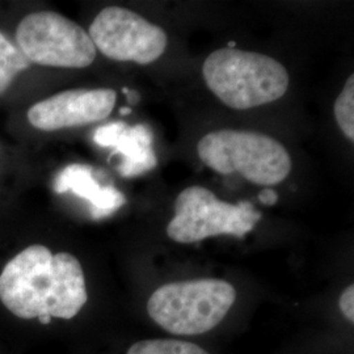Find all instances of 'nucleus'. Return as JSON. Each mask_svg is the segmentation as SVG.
<instances>
[{
	"mask_svg": "<svg viewBox=\"0 0 354 354\" xmlns=\"http://www.w3.org/2000/svg\"><path fill=\"white\" fill-rule=\"evenodd\" d=\"M263 214L248 201H221L212 190L189 187L177 196L175 216L167 227L169 239L192 244L218 235L244 238Z\"/></svg>",
	"mask_w": 354,
	"mask_h": 354,
	"instance_id": "39448f33",
	"label": "nucleus"
},
{
	"mask_svg": "<svg viewBox=\"0 0 354 354\" xmlns=\"http://www.w3.org/2000/svg\"><path fill=\"white\" fill-rule=\"evenodd\" d=\"M130 113H131V109H130V108H121V111H120L121 115H127V114Z\"/></svg>",
	"mask_w": 354,
	"mask_h": 354,
	"instance_id": "a211bd4d",
	"label": "nucleus"
},
{
	"mask_svg": "<svg viewBox=\"0 0 354 354\" xmlns=\"http://www.w3.org/2000/svg\"><path fill=\"white\" fill-rule=\"evenodd\" d=\"M87 299L83 268L71 253L53 254L48 247L35 244L0 273V302L20 319H73Z\"/></svg>",
	"mask_w": 354,
	"mask_h": 354,
	"instance_id": "f257e3e1",
	"label": "nucleus"
},
{
	"mask_svg": "<svg viewBox=\"0 0 354 354\" xmlns=\"http://www.w3.org/2000/svg\"><path fill=\"white\" fill-rule=\"evenodd\" d=\"M29 64L21 50L0 32V95L8 89L16 75L29 68Z\"/></svg>",
	"mask_w": 354,
	"mask_h": 354,
	"instance_id": "9b49d317",
	"label": "nucleus"
},
{
	"mask_svg": "<svg viewBox=\"0 0 354 354\" xmlns=\"http://www.w3.org/2000/svg\"><path fill=\"white\" fill-rule=\"evenodd\" d=\"M259 201L264 203L266 206H273L279 201V194H277V192L266 188L259 193Z\"/></svg>",
	"mask_w": 354,
	"mask_h": 354,
	"instance_id": "2eb2a0df",
	"label": "nucleus"
},
{
	"mask_svg": "<svg viewBox=\"0 0 354 354\" xmlns=\"http://www.w3.org/2000/svg\"><path fill=\"white\" fill-rule=\"evenodd\" d=\"M38 322L41 324H50L51 317H38Z\"/></svg>",
	"mask_w": 354,
	"mask_h": 354,
	"instance_id": "f3484780",
	"label": "nucleus"
},
{
	"mask_svg": "<svg viewBox=\"0 0 354 354\" xmlns=\"http://www.w3.org/2000/svg\"><path fill=\"white\" fill-rule=\"evenodd\" d=\"M93 140L102 147H113L124 159L117 169L122 177L143 175L158 165L152 150L151 130L145 125L129 127L125 122H111L99 127Z\"/></svg>",
	"mask_w": 354,
	"mask_h": 354,
	"instance_id": "1a4fd4ad",
	"label": "nucleus"
},
{
	"mask_svg": "<svg viewBox=\"0 0 354 354\" xmlns=\"http://www.w3.org/2000/svg\"><path fill=\"white\" fill-rule=\"evenodd\" d=\"M16 39L26 59L41 66L84 68L96 58L88 33L57 12L28 15L17 26Z\"/></svg>",
	"mask_w": 354,
	"mask_h": 354,
	"instance_id": "423d86ee",
	"label": "nucleus"
},
{
	"mask_svg": "<svg viewBox=\"0 0 354 354\" xmlns=\"http://www.w3.org/2000/svg\"><path fill=\"white\" fill-rule=\"evenodd\" d=\"M127 354H210L201 346L189 342L153 339L133 344Z\"/></svg>",
	"mask_w": 354,
	"mask_h": 354,
	"instance_id": "f8f14e48",
	"label": "nucleus"
},
{
	"mask_svg": "<svg viewBox=\"0 0 354 354\" xmlns=\"http://www.w3.org/2000/svg\"><path fill=\"white\" fill-rule=\"evenodd\" d=\"M88 36L96 50L118 62L150 64L165 54L168 37L155 26L122 7H106L89 26Z\"/></svg>",
	"mask_w": 354,
	"mask_h": 354,
	"instance_id": "0eeeda50",
	"label": "nucleus"
},
{
	"mask_svg": "<svg viewBox=\"0 0 354 354\" xmlns=\"http://www.w3.org/2000/svg\"><path fill=\"white\" fill-rule=\"evenodd\" d=\"M54 190L58 194L73 192L88 201L95 219L113 214L127 203V197L113 185H100L93 177V169L86 165L75 163L64 168L54 180Z\"/></svg>",
	"mask_w": 354,
	"mask_h": 354,
	"instance_id": "9d476101",
	"label": "nucleus"
},
{
	"mask_svg": "<svg viewBox=\"0 0 354 354\" xmlns=\"http://www.w3.org/2000/svg\"><path fill=\"white\" fill-rule=\"evenodd\" d=\"M235 299V288L223 279L178 281L152 292L147 313L158 326L174 335L196 336L215 328Z\"/></svg>",
	"mask_w": 354,
	"mask_h": 354,
	"instance_id": "7ed1b4c3",
	"label": "nucleus"
},
{
	"mask_svg": "<svg viewBox=\"0 0 354 354\" xmlns=\"http://www.w3.org/2000/svg\"><path fill=\"white\" fill-rule=\"evenodd\" d=\"M124 93L127 95V100L131 102V104H137L140 100V93L136 92V91H130V89L124 88Z\"/></svg>",
	"mask_w": 354,
	"mask_h": 354,
	"instance_id": "dca6fc26",
	"label": "nucleus"
},
{
	"mask_svg": "<svg viewBox=\"0 0 354 354\" xmlns=\"http://www.w3.org/2000/svg\"><path fill=\"white\" fill-rule=\"evenodd\" d=\"M335 118L342 133L349 140H354V76L348 77L342 93L335 102Z\"/></svg>",
	"mask_w": 354,
	"mask_h": 354,
	"instance_id": "ddd939ff",
	"label": "nucleus"
},
{
	"mask_svg": "<svg viewBox=\"0 0 354 354\" xmlns=\"http://www.w3.org/2000/svg\"><path fill=\"white\" fill-rule=\"evenodd\" d=\"M113 89H70L35 104L28 111L32 127L44 131L84 127L108 118L115 105Z\"/></svg>",
	"mask_w": 354,
	"mask_h": 354,
	"instance_id": "6e6552de",
	"label": "nucleus"
},
{
	"mask_svg": "<svg viewBox=\"0 0 354 354\" xmlns=\"http://www.w3.org/2000/svg\"><path fill=\"white\" fill-rule=\"evenodd\" d=\"M339 304L342 308L344 317H346L351 323H354V286L349 285L345 290L342 291L339 299Z\"/></svg>",
	"mask_w": 354,
	"mask_h": 354,
	"instance_id": "4468645a",
	"label": "nucleus"
},
{
	"mask_svg": "<svg viewBox=\"0 0 354 354\" xmlns=\"http://www.w3.org/2000/svg\"><path fill=\"white\" fill-rule=\"evenodd\" d=\"M197 152L203 165L216 174H239L260 187L279 184L291 171L288 150L279 140L256 131H212L198 142Z\"/></svg>",
	"mask_w": 354,
	"mask_h": 354,
	"instance_id": "20e7f679",
	"label": "nucleus"
},
{
	"mask_svg": "<svg viewBox=\"0 0 354 354\" xmlns=\"http://www.w3.org/2000/svg\"><path fill=\"white\" fill-rule=\"evenodd\" d=\"M206 86L215 96L236 111H247L281 99L289 87L286 68L274 58L222 48L203 62Z\"/></svg>",
	"mask_w": 354,
	"mask_h": 354,
	"instance_id": "f03ea898",
	"label": "nucleus"
}]
</instances>
